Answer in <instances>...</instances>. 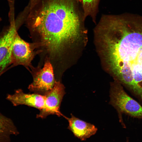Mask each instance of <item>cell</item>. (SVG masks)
Returning <instances> with one entry per match:
<instances>
[{
	"label": "cell",
	"instance_id": "6da1fadb",
	"mask_svg": "<svg viewBox=\"0 0 142 142\" xmlns=\"http://www.w3.org/2000/svg\"><path fill=\"white\" fill-rule=\"evenodd\" d=\"M97 36L107 72L142 99V16L129 13L110 15Z\"/></svg>",
	"mask_w": 142,
	"mask_h": 142
},
{
	"label": "cell",
	"instance_id": "7a4b0ae2",
	"mask_svg": "<svg viewBox=\"0 0 142 142\" xmlns=\"http://www.w3.org/2000/svg\"><path fill=\"white\" fill-rule=\"evenodd\" d=\"M75 0H29L24 23L39 49L51 59L69 51L84 30L85 19Z\"/></svg>",
	"mask_w": 142,
	"mask_h": 142
},
{
	"label": "cell",
	"instance_id": "3957f363",
	"mask_svg": "<svg viewBox=\"0 0 142 142\" xmlns=\"http://www.w3.org/2000/svg\"><path fill=\"white\" fill-rule=\"evenodd\" d=\"M109 104L116 110L119 122L123 128H126L122 115L142 119V106L126 92L122 85L114 80L110 83Z\"/></svg>",
	"mask_w": 142,
	"mask_h": 142
},
{
	"label": "cell",
	"instance_id": "277c9868",
	"mask_svg": "<svg viewBox=\"0 0 142 142\" xmlns=\"http://www.w3.org/2000/svg\"><path fill=\"white\" fill-rule=\"evenodd\" d=\"M44 62L42 68L33 67L31 69L33 81L28 88L34 93L43 95L52 90L57 81L52 64L48 60Z\"/></svg>",
	"mask_w": 142,
	"mask_h": 142
},
{
	"label": "cell",
	"instance_id": "5b68a950",
	"mask_svg": "<svg viewBox=\"0 0 142 142\" xmlns=\"http://www.w3.org/2000/svg\"><path fill=\"white\" fill-rule=\"evenodd\" d=\"M38 46L35 42L29 43L23 39L17 32L13 42L12 51V65H22L29 70L33 68L31 62L36 54H39Z\"/></svg>",
	"mask_w": 142,
	"mask_h": 142
},
{
	"label": "cell",
	"instance_id": "8992f818",
	"mask_svg": "<svg viewBox=\"0 0 142 142\" xmlns=\"http://www.w3.org/2000/svg\"><path fill=\"white\" fill-rule=\"evenodd\" d=\"M9 26L0 36V76L12 64V45L16 34L19 27L14 16L9 17Z\"/></svg>",
	"mask_w": 142,
	"mask_h": 142
},
{
	"label": "cell",
	"instance_id": "52a82bcc",
	"mask_svg": "<svg viewBox=\"0 0 142 142\" xmlns=\"http://www.w3.org/2000/svg\"><path fill=\"white\" fill-rule=\"evenodd\" d=\"M65 87L61 81H56L52 90L45 95L44 107L37 115V118H44L50 115L65 116L60 111L61 104L65 93Z\"/></svg>",
	"mask_w": 142,
	"mask_h": 142
},
{
	"label": "cell",
	"instance_id": "ba28073f",
	"mask_svg": "<svg viewBox=\"0 0 142 142\" xmlns=\"http://www.w3.org/2000/svg\"><path fill=\"white\" fill-rule=\"evenodd\" d=\"M45 98V95L35 93H26L21 89H19L13 94L8 95L6 99L14 106L25 105L40 110L44 107Z\"/></svg>",
	"mask_w": 142,
	"mask_h": 142
},
{
	"label": "cell",
	"instance_id": "9c48e42d",
	"mask_svg": "<svg viewBox=\"0 0 142 142\" xmlns=\"http://www.w3.org/2000/svg\"><path fill=\"white\" fill-rule=\"evenodd\" d=\"M70 118H64L68 123V129L75 137L82 141H85L96 133L98 128L94 125L80 119L72 114Z\"/></svg>",
	"mask_w": 142,
	"mask_h": 142
},
{
	"label": "cell",
	"instance_id": "30bf717a",
	"mask_svg": "<svg viewBox=\"0 0 142 142\" xmlns=\"http://www.w3.org/2000/svg\"><path fill=\"white\" fill-rule=\"evenodd\" d=\"M19 133L12 120L0 112V142H10L11 136Z\"/></svg>",
	"mask_w": 142,
	"mask_h": 142
},
{
	"label": "cell",
	"instance_id": "8fae6325",
	"mask_svg": "<svg viewBox=\"0 0 142 142\" xmlns=\"http://www.w3.org/2000/svg\"><path fill=\"white\" fill-rule=\"evenodd\" d=\"M100 0H82L81 4L85 19L87 16H90L93 21L95 23Z\"/></svg>",
	"mask_w": 142,
	"mask_h": 142
},
{
	"label": "cell",
	"instance_id": "7c38bea8",
	"mask_svg": "<svg viewBox=\"0 0 142 142\" xmlns=\"http://www.w3.org/2000/svg\"><path fill=\"white\" fill-rule=\"evenodd\" d=\"M78 2H80V3L81 2L82 0H75Z\"/></svg>",
	"mask_w": 142,
	"mask_h": 142
},
{
	"label": "cell",
	"instance_id": "4fadbf2b",
	"mask_svg": "<svg viewBox=\"0 0 142 142\" xmlns=\"http://www.w3.org/2000/svg\"><path fill=\"white\" fill-rule=\"evenodd\" d=\"M126 142H129V139H126Z\"/></svg>",
	"mask_w": 142,
	"mask_h": 142
},
{
	"label": "cell",
	"instance_id": "5bb4252c",
	"mask_svg": "<svg viewBox=\"0 0 142 142\" xmlns=\"http://www.w3.org/2000/svg\"></svg>",
	"mask_w": 142,
	"mask_h": 142
}]
</instances>
